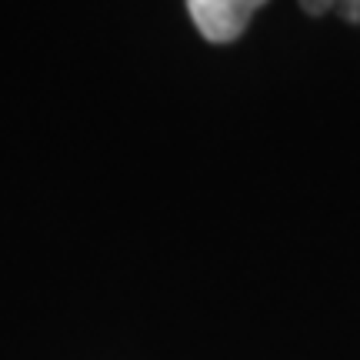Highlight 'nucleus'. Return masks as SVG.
Here are the masks:
<instances>
[{"label": "nucleus", "mask_w": 360, "mask_h": 360, "mask_svg": "<svg viewBox=\"0 0 360 360\" xmlns=\"http://www.w3.org/2000/svg\"><path fill=\"white\" fill-rule=\"evenodd\" d=\"M267 0H187L193 27L210 44H231L247 30L250 17Z\"/></svg>", "instance_id": "f257e3e1"}, {"label": "nucleus", "mask_w": 360, "mask_h": 360, "mask_svg": "<svg viewBox=\"0 0 360 360\" xmlns=\"http://www.w3.org/2000/svg\"><path fill=\"white\" fill-rule=\"evenodd\" d=\"M300 7H304V13H310V17L337 11L347 24H360V0H300Z\"/></svg>", "instance_id": "f03ea898"}]
</instances>
